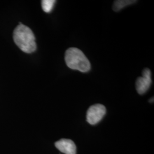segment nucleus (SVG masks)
<instances>
[{
    "instance_id": "1",
    "label": "nucleus",
    "mask_w": 154,
    "mask_h": 154,
    "mask_svg": "<svg viewBox=\"0 0 154 154\" xmlns=\"http://www.w3.org/2000/svg\"><path fill=\"white\" fill-rule=\"evenodd\" d=\"M13 38L17 46L25 53H32L37 49L35 38L32 30L23 24L18 25L15 29Z\"/></svg>"
},
{
    "instance_id": "4",
    "label": "nucleus",
    "mask_w": 154,
    "mask_h": 154,
    "mask_svg": "<svg viewBox=\"0 0 154 154\" xmlns=\"http://www.w3.org/2000/svg\"><path fill=\"white\" fill-rule=\"evenodd\" d=\"M152 84L151 72L148 68L144 69L142 72V77H139L136 81V89L138 94L143 95L146 93Z\"/></svg>"
},
{
    "instance_id": "7",
    "label": "nucleus",
    "mask_w": 154,
    "mask_h": 154,
    "mask_svg": "<svg viewBox=\"0 0 154 154\" xmlns=\"http://www.w3.org/2000/svg\"><path fill=\"white\" fill-rule=\"evenodd\" d=\"M54 0H43L41 1L42 8L46 13H50L51 11L55 4Z\"/></svg>"
},
{
    "instance_id": "6",
    "label": "nucleus",
    "mask_w": 154,
    "mask_h": 154,
    "mask_svg": "<svg viewBox=\"0 0 154 154\" xmlns=\"http://www.w3.org/2000/svg\"><path fill=\"white\" fill-rule=\"evenodd\" d=\"M135 2H137V1H134V0L115 1L113 4V10L116 11H119L127 6L131 5Z\"/></svg>"
},
{
    "instance_id": "8",
    "label": "nucleus",
    "mask_w": 154,
    "mask_h": 154,
    "mask_svg": "<svg viewBox=\"0 0 154 154\" xmlns=\"http://www.w3.org/2000/svg\"><path fill=\"white\" fill-rule=\"evenodd\" d=\"M149 102L150 103H152V102L153 103V102H154V98H151V99H150Z\"/></svg>"
},
{
    "instance_id": "2",
    "label": "nucleus",
    "mask_w": 154,
    "mask_h": 154,
    "mask_svg": "<svg viewBox=\"0 0 154 154\" xmlns=\"http://www.w3.org/2000/svg\"><path fill=\"white\" fill-rule=\"evenodd\" d=\"M65 60L66 65L72 70L86 72L91 69V64L86 56L76 48H70L66 50Z\"/></svg>"
},
{
    "instance_id": "3",
    "label": "nucleus",
    "mask_w": 154,
    "mask_h": 154,
    "mask_svg": "<svg viewBox=\"0 0 154 154\" xmlns=\"http://www.w3.org/2000/svg\"><path fill=\"white\" fill-rule=\"evenodd\" d=\"M106 114L105 106L95 104L89 107L86 114V120L89 124L95 125L102 121Z\"/></svg>"
},
{
    "instance_id": "5",
    "label": "nucleus",
    "mask_w": 154,
    "mask_h": 154,
    "mask_svg": "<svg viewBox=\"0 0 154 154\" xmlns=\"http://www.w3.org/2000/svg\"><path fill=\"white\" fill-rule=\"evenodd\" d=\"M56 148L65 154H76L77 147L74 142L70 139H62L55 142Z\"/></svg>"
}]
</instances>
